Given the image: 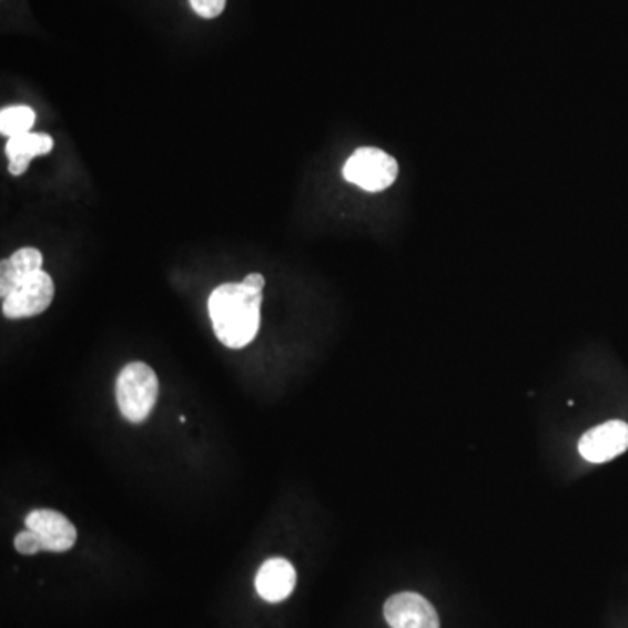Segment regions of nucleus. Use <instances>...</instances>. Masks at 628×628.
I'll use <instances>...</instances> for the list:
<instances>
[{"label":"nucleus","mask_w":628,"mask_h":628,"mask_svg":"<svg viewBox=\"0 0 628 628\" xmlns=\"http://www.w3.org/2000/svg\"><path fill=\"white\" fill-rule=\"evenodd\" d=\"M262 290L245 283H224L209 298L216 340L231 350L249 346L261 328Z\"/></svg>","instance_id":"nucleus-1"},{"label":"nucleus","mask_w":628,"mask_h":628,"mask_svg":"<svg viewBox=\"0 0 628 628\" xmlns=\"http://www.w3.org/2000/svg\"><path fill=\"white\" fill-rule=\"evenodd\" d=\"M160 396V381L152 367L143 362H131L119 372L115 398L124 419L140 425L151 416Z\"/></svg>","instance_id":"nucleus-2"},{"label":"nucleus","mask_w":628,"mask_h":628,"mask_svg":"<svg viewBox=\"0 0 628 628\" xmlns=\"http://www.w3.org/2000/svg\"><path fill=\"white\" fill-rule=\"evenodd\" d=\"M401 175V163L395 155L379 148H358L343 164L347 184L368 194H381L395 185Z\"/></svg>","instance_id":"nucleus-3"},{"label":"nucleus","mask_w":628,"mask_h":628,"mask_svg":"<svg viewBox=\"0 0 628 628\" xmlns=\"http://www.w3.org/2000/svg\"><path fill=\"white\" fill-rule=\"evenodd\" d=\"M54 297V283L45 271H36L17 283L2 298V314L9 320L30 318L44 313Z\"/></svg>","instance_id":"nucleus-4"},{"label":"nucleus","mask_w":628,"mask_h":628,"mask_svg":"<svg viewBox=\"0 0 628 628\" xmlns=\"http://www.w3.org/2000/svg\"><path fill=\"white\" fill-rule=\"evenodd\" d=\"M384 618L392 628H440L437 609L414 591H402L384 604Z\"/></svg>","instance_id":"nucleus-5"},{"label":"nucleus","mask_w":628,"mask_h":628,"mask_svg":"<svg viewBox=\"0 0 628 628\" xmlns=\"http://www.w3.org/2000/svg\"><path fill=\"white\" fill-rule=\"evenodd\" d=\"M26 526L41 538L44 551L62 554L74 547L78 541V529L74 524L70 523L65 515L50 508L30 511L26 518Z\"/></svg>","instance_id":"nucleus-6"},{"label":"nucleus","mask_w":628,"mask_h":628,"mask_svg":"<svg viewBox=\"0 0 628 628\" xmlns=\"http://www.w3.org/2000/svg\"><path fill=\"white\" fill-rule=\"evenodd\" d=\"M628 449V425L624 421H608L588 429L579 440V454L588 463L611 462Z\"/></svg>","instance_id":"nucleus-7"},{"label":"nucleus","mask_w":628,"mask_h":628,"mask_svg":"<svg viewBox=\"0 0 628 628\" xmlns=\"http://www.w3.org/2000/svg\"><path fill=\"white\" fill-rule=\"evenodd\" d=\"M297 584L294 566L282 557L265 560L255 578V588L265 602L277 604L288 599Z\"/></svg>","instance_id":"nucleus-8"},{"label":"nucleus","mask_w":628,"mask_h":628,"mask_svg":"<svg viewBox=\"0 0 628 628\" xmlns=\"http://www.w3.org/2000/svg\"><path fill=\"white\" fill-rule=\"evenodd\" d=\"M53 139L45 133H23L8 140L6 155L9 160V173L23 175L29 170L30 161L38 155L50 154L53 151Z\"/></svg>","instance_id":"nucleus-9"},{"label":"nucleus","mask_w":628,"mask_h":628,"mask_svg":"<svg viewBox=\"0 0 628 628\" xmlns=\"http://www.w3.org/2000/svg\"><path fill=\"white\" fill-rule=\"evenodd\" d=\"M42 270V253L38 249H21L0 265V297L4 298L23 277Z\"/></svg>","instance_id":"nucleus-10"},{"label":"nucleus","mask_w":628,"mask_h":628,"mask_svg":"<svg viewBox=\"0 0 628 628\" xmlns=\"http://www.w3.org/2000/svg\"><path fill=\"white\" fill-rule=\"evenodd\" d=\"M33 124H36V112L30 107H8L0 112V133L8 139L29 133Z\"/></svg>","instance_id":"nucleus-11"},{"label":"nucleus","mask_w":628,"mask_h":628,"mask_svg":"<svg viewBox=\"0 0 628 628\" xmlns=\"http://www.w3.org/2000/svg\"><path fill=\"white\" fill-rule=\"evenodd\" d=\"M14 548L21 555H36L42 550L41 538L32 529L21 530L14 538Z\"/></svg>","instance_id":"nucleus-12"},{"label":"nucleus","mask_w":628,"mask_h":628,"mask_svg":"<svg viewBox=\"0 0 628 628\" xmlns=\"http://www.w3.org/2000/svg\"><path fill=\"white\" fill-rule=\"evenodd\" d=\"M201 18H216L224 11L225 0H189Z\"/></svg>","instance_id":"nucleus-13"},{"label":"nucleus","mask_w":628,"mask_h":628,"mask_svg":"<svg viewBox=\"0 0 628 628\" xmlns=\"http://www.w3.org/2000/svg\"><path fill=\"white\" fill-rule=\"evenodd\" d=\"M243 283H245V285L252 286V288L262 290L264 288L265 280L264 276H262V274L252 273L249 274V276H246L245 280H243Z\"/></svg>","instance_id":"nucleus-14"}]
</instances>
